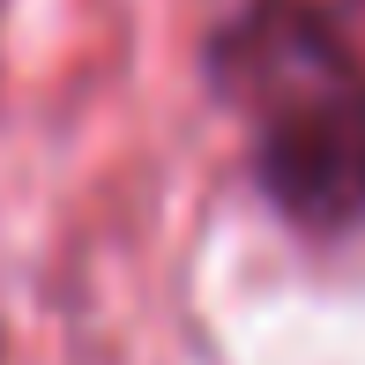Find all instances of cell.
Wrapping results in <instances>:
<instances>
[{
	"instance_id": "cell-1",
	"label": "cell",
	"mask_w": 365,
	"mask_h": 365,
	"mask_svg": "<svg viewBox=\"0 0 365 365\" xmlns=\"http://www.w3.org/2000/svg\"><path fill=\"white\" fill-rule=\"evenodd\" d=\"M261 187L276 194V209L291 224H313V231L365 224V90L358 82L261 112Z\"/></svg>"
},
{
	"instance_id": "cell-2",
	"label": "cell",
	"mask_w": 365,
	"mask_h": 365,
	"mask_svg": "<svg viewBox=\"0 0 365 365\" xmlns=\"http://www.w3.org/2000/svg\"><path fill=\"white\" fill-rule=\"evenodd\" d=\"M321 15H328V38H336V60L365 90V0H336V8H321Z\"/></svg>"
}]
</instances>
